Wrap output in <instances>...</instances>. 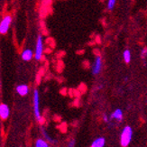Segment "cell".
<instances>
[{"label": "cell", "mask_w": 147, "mask_h": 147, "mask_svg": "<svg viewBox=\"0 0 147 147\" xmlns=\"http://www.w3.org/2000/svg\"><path fill=\"white\" fill-rule=\"evenodd\" d=\"M132 138H133V129L132 127L129 125H126L124 127V129L122 130V133H121V136H120V143L121 145L123 147H127L131 141H132Z\"/></svg>", "instance_id": "obj_1"}, {"label": "cell", "mask_w": 147, "mask_h": 147, "mask_svg": "<svg viewBox=\"0 0 147 147\" xmlns=\"http://www.w3.org/2000/svg\"><path fill=\"white\" fill-rule=\"evenodd\" d=\"M34 116L36 120L39 122L40 124H42L44 122V119L41 115L40 111V99H39V91L37 89L34 90Z\"/></svg>", "instance_id": "obj_2"}, {"label": "cell", "mask_w": 147, "mask_h": 147, "mask_svg": "<svg viewBox=\"0 0 147 147\" xmlns=\"http://www.w3.org/2000/svg\"><path fill=\"white\" fill-rule=\"evenodd\" d=\"M42 55H43V39L42 35H39L36 40L35 50L34 52V58L39 61L42 60Z\"/></svg>", "instance_id": "obj_3"}, {"label": "cell", "mask_w": 147, "mask_h": 147, "mask_svg": "<svg viewBox=\"0 0 147 147\" xmlns=\"http://www.w3.org/2000/svg\"><path fill=\"white\" fill-rule=\"evenodd\" d=\"M12 20L13 19L10 15H6L2 18L1 22H0V34H6L8 33V30L12 24Z\"/></svg>", "instance_id": "obj_4"}, {"label": "cell", "mask_w": 147, "mask_h": 147, "mask_svg": "<svg viewBox=\"0 0 147 147\" xmlns=\"http://www.w3.org/2000/svg\"><path fill=\"white\" fill-rule=\"evenodd\" d=\"M102 66H103V61H102V58L100 56H97L94 60V62L91 67V71L93 75H98L102 69Z\"/></svg>", "instance_id": "obj_5"}, {"label": "cell", "mask_w": 147, "mask_h": 147, "mask_svg": "<svg viewBox=\"0 0 147 147\" xmlns=\"http://www.w3.org/2000/svg\"><path fill=\"white\" fill-rule=\"evenodd\" d=\"M10 116V108L6 104H0V118L2 120L7 119Z\"/></svg>", "instance_id": "obj_6"}, {"label": "cell", "mask_w": 147, "mask_h": 147, "mask_svg": "<svg viewBox=\"0 0 147 147\" xmlns=\"http://www.w3.org/2000/svg\"><path fill=\"white\" fill-rule=\"evenodd\" d=\"M21 58L24 61H30L34 58V51L31 49H25L21 53Z\"/></svg>", "instance_id": "obj_7"}, {"label": "cell", "mask_w": 147, "mask_h": 147, "mask_svg": "<svg viewBox=\"0 0 147 147\" xmlns=\"http://www.w3.org/2000/svg\"><path fill=\"white\" fill-rule=\"evenodd\" d=\"M109 120H117L118 122H121L123 120V111L120 108H117L109 116Z\"/></svg>", "instance_id": "obj_8"}, {"label": "cell", "mask_w": 147, "mask_h": 147, "mask_svg": "<svg viewBox=\"0 0 147 147\" xmlns=\"http://www.w3.org/2000/svg\"><path fill=\"white\" fill-rule=\"evenodd\" d=\"M16 90L18 95L22 96V97H24V96L28 95V93H29V87L26 84H21L16 87Z\"/></svg>", "instance_id": "obj_9"}, {"label": "cell", "mask_w": 147, "mask_h": 147, "mask_svg": "<svg viewBox=\"0 0 147 147\" xmlns=\"http://www.w3.org/2000/svg\"><path fill=\"white\" fill-rule=\"evenodd\" d=\"M106 144V139L104 137H98L92 142L90 147H104Z\"/></svg>", "instance_id": "obj_10"}, {"label": "cell", "mask_w": 147, "mask_h": 147, "mask_svg": "<svg viewBox=\"0 0 147 147\" xmlns=\"http://www.w3.org/2000/svg\"><path fill=\"white\" fill-rule=\"evenodd\" d=\"M42 130V136H43V139L45 140L46 142H49V143H52V144H55L56 141L53 138V137H51L49 135H48V133L46 132V130L43 128V127H42L41 128Z\"/></svg>", "instance_id": "obj_11"}, {"label": "cell", "mask_w": 147, "mask_h": 147, "mask_svg": "<svg viewBox=\"0 0 147 147\" xmlns=\"http://www.w3.org/2000/svg\"><path fill=\"white\" fill-rule=\"evenodd\" d=\"M123 59H124V61H125V63H129L131 61L132 54H131L130 50L126 49V50L124 51V53H123Z\"/></svg>", "instance_id": "obj_12"}, {"label": "cell", "mask_w": 147, "mask_h": 147, "mask_svg": "<svg viewBox=\"0 0 147 147\" xmlns=\"http://www.w3.org/2000/svg\"><path fill=\"white\" fill-rule=\"evenodd\" d=\"M35 147H49V143L42 138H39L35 142Z\"/></svg>", "instance_id": "obj_13"}, {"label": "cell", "mask_w": 147, "mask_h": 147, "mask_svg": "<svg viewBox=\"0 0 147 147\" xmlns=\"http://www.w3.org/2000/svg\"><path fill=\"white\" fill-rule=\"evenodd\" d=\"M117 0H107V9L108 10H113L115 5H116Z\"/></svg>", "instance_id": "obj_14"}, {"label": "cell", "mask_w": 147, "mask_h": 147, "mask_svg": "<svg viewBox=\"0 0 147 147\" xmlns=\"http://www.w3.org/2000/svg\"><path fill=\"white\" fill-rule=\"evenodd\" d=\"M146 55H147V49H146V47H145V48H144V49L142 50V52H141V58H142L143 60L146 59Z\"/></svg>", "instance_id": "obj_15"}, {"label": "cell", "mask_w": 147, "mask_h": 147, "mask_svg": "<svg viewBox=\"0 0 147 147\" xmlns=\"http://www.w3.org/2000/svg\"><path fill=\"white\" fill-rule=\"evenodd\" d=\"M76 144V141L74 139H71L68 143V147H74Z\"/></svg>", "instance_id": "obj_16"}, {"label": "cell", "mask_w": 147, "mask_h": 147, "mask_svg": "<svg viewBox=\"0 0 147 147\" xmlns=\"http://www.w3.org/2000/svg\"><path fill=\"white\" fill-rule=\"evenodd\" d=\"M103 121H104L105 123H107V124H109V123H110L109 117H107V115H106V114L103 115Z\"/></svg>", "instance_id": "obj_17"}]
</instances>
